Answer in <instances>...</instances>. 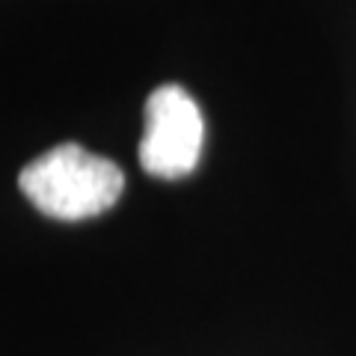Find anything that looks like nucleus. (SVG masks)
Wrapping results in <instances>:
<instances>
[{"mask_svg": "<svg viewBox=\"0 0 356 356\" xmlns=\"http://www.w3.org/2000/svg\"><path fill=\"white\" fill-rule=\"evenodd\" d=\"M18 187L44 217L74 222L113 208L125 191V172L77 143H60L21 170Z\"/></svg>", "mask_w": 356, "mask_h": 356, "instance_id": "obj_1", "label": "nucleus"}, {"mask_svg": "<svg viewBox=\"0 0 356 356\" xmlns=\"http://www.w3.org/2000/svg\"><path fill=\"white\" fill-rule=\"evenodd\" d=\"M205 143L202 110L187 89L166 83L146 102V131L140 140V166L154 178L175 181L196 170Z\"/></svg>", "mask_w": 356, "mask_h": 356, "instance_id": "obj_2", "label": "nucleus"}]
</instances>
